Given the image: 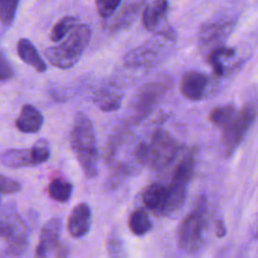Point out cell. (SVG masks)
<instances>
[{
  "instance_id": "1",
  "label": "cell",
  "mask_w": 258,
  "mask_h": 258,
  "mask_svg": "<svg viewBox=\"0 0 258 258\" xmlns=\"http://www.w3.org/2000/svg\"><path fill=\"white\" fill-rule=\"evenodd\" d=\"M71 148L88 178L98 174V148L91 120L82 112L75 116L70 135Z\"/></svg>"
},
{
  "instance_id": "2",
  "label": "cell",
  "mask_w": 258,
  "mask_h": 258,
  "mask_svg": "<svg viewBox=\"0 0 258 258\" xmlns=\"http://www.w3.org/2000/svg\"><path fill=\"white\" fill-rule=\"evenodd\" d=\"M91 29L86 23L77 24L66 39L44 49L46 59L58 69H70L80 59L91 39Z\"/></svg>"
},
{
  "instance_id": "3",
  "label": "cell",
  "mask_w": 258,
  "mask_h": 258,
  "mask_svg": "<svg viewBox=\"0 0 258 258\" xmlns=\"http://www.w3.org/2000/svg\"><path fill=\"white\" fill-rule=\"evenodd\" d=\"M178 142L164 129L153 132L149 142L140 143L136 148V158L152 169H160L168 165L177 155Z\"/></svg>"
},
{
  "instance_id": "4",
  "label": "cell",
  "mask_w": 258,
  "mask_h": 258,
  "mask_svg": "<svg viewBox=\"0 0 258 258\" xmlns=\"http://www.w3.org/2000/svg\"><path fill=\"white\" fill-rule=\"evenodd\" d=\"M207 199L200 196L178 227L177 243L184 252L194 254L201 249L207 227Z\"/></svg>"
},
{
  "instance_id": "5",
  "label": "cell",
  "mask_w": 258,
  "mask_h": 258,
  "mask_svg": "<svg viewBox=\"0 0 258 258\" xmlns=\"http://www.w3.org/2000/svg\"><path fill=\"white\" fill-rule=\"evenodd\" d=\"M187 190L172 184L153 182L149 184L143 195L142 201L145 207L156 216L167 217L177 213L186 201Z\"/></svg>"
},
{
  "instance_id": "6",
  "label": "cell",
  "mask_w": 258,
  "mask_h": 258,
  "mask_svg": "<svg viewBox=\"0 0 258 258\" xmlns=\"http://www.w3.org/2000/svg\"><path fill=\"white\" fill-rule=\"evenodd\" d=\"M170 77L164 75L144 84L137 92L132 102L134 119L140 121L146 118L160 103L162 98L171 88Z\"/></svg>"
},
{
  "instance_id": "7",
  "label": "cell",
  "mask_w": 258,
  "mask_h": 258,
  "mask_svg": "<svg viewBox=\"0 0 258 258\" xmlns=\"http://www.w3.org/2000/svg\"><path fill=\"white\" fill-rule=\"evenodd\" d=\"M1 237L6 243L9 255H21L25 251L28 241V229L17 213L8 210L2 214Z\"/></svg>"
},
{
  "instance_id": "8",
  "label": "cell",
  "mask_w": 258,
  "mask_h": 258,
  "mask_svg": "<svg viewBox=\"0 0 258 258\" xmlns=\"http://www.w3.org/2000/svg\"><path fill=\"white\" fill-rule=\"evenodd\" d=\"M256 117L255 108L245 105L238 111L235 118L222 129V147L226 155H231L245 137L248 129L253 124Z\"/></svg>"
},
{
  "instance_id": "9",
  "label": "cell",
  "mask_w": 258,
  "mask_h": 258,
  "mask_svg": "<svg viewBox=\"0 0 258 258\" xmlns=\"http://www.w3.org/2000/svg\"><path fill=\"white\" fill-rule=\"evenodd\" d=\"M48 143L41 139L30 148H10L1 154V163L10 168H20L42 163L49 158Z\"/></svg>"
},
{
  "instance_id": "10",
  "label": "cell",
  "mask_w": 258,
  "mask_h": 258,
  "mask_svg": "<svg viewBox=\"0 0 258 258\" xmlns=\"http://www.w3.org/2000/svg\"><path fill=\"white\" fill-rule=\"evenodd\" d=\"M168 11V2L164 0H155L146 2L143 13L142 22L146 30L161 36L167 40H174L176 33L172 27L164 24L166 13Z\"/></svg>"
},
{
  "instance_id": "11",
  "label": "cell",
  "mask_w": 258,
  "mask_h": 258,
  "mask_svg": "<svg viewBox=\"0 0 258 258\" xmlns=\"http://www.w3.org/2000/svg\"><path fill=\"white\" fill-rule=\"evenodd\" d=\"M163 52V43L157 39H149L129 50L123 58L124 64L129 69L152 67L160 60Z\"/></svg>"
},
{
  "instance_id": "12",
  "label": "cell",
  "mask_w": 258,
  "mask_h": 258,
  "mask_svg": "<svg viewBox=\"0 0 258 258\" xmlns=\"http://www.w3.org/2000/svg\"><path fill=\"white\" fill-rule=\"evenodd\" d=\"M233 21L231 20H212L204 23L199 31V44L202 48H212L223 46L222 42L230 34Z\"/></svg>"
},
{
  "instance_id": "13",
  "label": "cell",
  "mask_w": 258,
  "mask_h": 258,
  "mask_svg": "<svg viewBox=\"0 0 258 258\" xmlns=\"http://www.w3.org/2000/svg\"><path fill=\"white\" fill-rule=\"evenodd\" d=\"M211 88L210 77L200 71L185 72L179 81V91L182 96L190 101L204 99Z\"/></svg>"
},
{
  "instance_id": "14",
  "label": "cell",
  "mask_w": 258,
  "mask_h": 258,
  "mask_svg": "<svg viewBox=\"0 0 258 258\" xmlns=\"http://www.w3.org/2000/svg\"><path fill=\"white\" fill-rule=\"evenodd\" d=\"M93 100L104 112L117 111L123 100V92L117 83L105 82L96 89Z\"/></svg>"
},
{
  "instance_id": "15",
  "label": "cell",
  "mask_w": 258,
  "mask_h": 258,
  "mask_svg": "<svg viewBox=\"0 0 258 258\" xmlns=\"http://www.w3.org/2000/svg\"><path fill=\"white\" fill-rule=\"evenodd\" d=\"M61 220L58 218L50 219L42 227L39 243L35 249L36 258H44L51 250H55L59 245V236L61 232Z\"/></svg>"
},
{
  "instance_id": "16",
  "label": "cell",
  "mask_w": 258,
  "mask_h": 258,
  "mask_svg": "<svg viewBox=\"0 0 258 258\" xmlns=\"http://www.w3.org/2000/svg\"><path fill=\"white\" fill-rule=\"evenodd\" d=\"M92 212L86 203L77 205L68 218V231L74 238L85 236L91 227Z\"/></svg>"
},
{
  "instance_id": "17",
  "label": "cell",
  "mask_w": 258,
  "mask_h": 258,
  "mask_svg": "<svg viewBox=\"0 0 258 258\" xmlns=\"http://www.w3.org/2000/svg\"><path fill=\"white\" fill-rule=\"evenodd\" d=\"M144 1H132L127 2L124 6L117 12L115 17L109 22L108 28L111 31H119L128 28L136 20L140 9L145 6Z\"/></svg>"
},
{
  "instance_id": "18",
  "label": "cell",
  "mask_w": 258,
  "mask_h": 258,
  "mask_svg": "<svg viewBox=\"0 0 258 258\" xmlns=\"http://www.w3.org/2000/svg\"><path fill=\"white\" fill-rule=\"evenodd\" d=\"M43 123L42 114L32 105L24 104L15 120L16 128L23 133H36Z\"/></svg>"
},
{
  "instance_id": "19",
  "label": "cell",
  "mask_w": 258,
  "mask_h": 258,
  "mask_svg": "<svg viewBox=\"0 0 258 258\" xmlns=\"http://www.w3.org/2000/svg\"><path fill=\"white\" fill-rule=\"evenodd\" d=\"M198 152L195 148H189L179 159L172 173V180L188 185L196 171Z\"/></svg>"
},
{
  "instance_id": "20",
  "label": "cell",
  "mask_w": 258,
  "mask_h": 258,
  "mask_svg": "<svg viewBox=\"0 0 258 258\" xmlns=\"http://www.w3.org/2000/svg\"><path fill=\"white\" fill-rule=\"evenodd\" d=\"M17 54L22 61L32 67L36 72L43 73L46 71V63L41 58L36 47L27 38H20L16 44Z\"/></svg>"
},
{
  "instance_id": "21",
  "label": "cell",
  "mask_w": 258,
  "mask_h": 258,
  "mask_svg": "<svg viewBox=\"0 0 258 258\" xmlns=\"http://www.w3.org/2000/svg\"><path fill=\"white\" fill-rule=\"evenodd\" d=\"M73 194V184L63 178L54 177L47 185L48 197L58 203L68 202Z\"/></svg>"
},
{
  "instance_id": "22",
  "label": "cell",
  "mask_w": 258,
  "mask_h": 258,
  "mask_svg": "<svg viewBox=\"0 0 258 258\" xmlns=\"http://www.w3.org/2000/svg\"><path fill=\"white\" fill-rule=\"evenodd\" d=\"M128 227L134 235L143 236L151 230L152 224L146 211L142 208H138L130 214L128 218Z\"/></svg>"
},
{
  "instance_id": "23",
  "label": "cell",
  "mask_w": 258,
  "mask_h": 258,
  "mask_svg": "<svg viewBox=\"0 0 258 258\" xmlns=\"http://www.w3.org/2000/svg\"><path fill=\"white\" fill-rule=\"evenodd\" d=\"M237 113L238 111L233 105L219 106L210 112L209 120L216 127L224 129L235 118Z\"/></svg>"
},
{
  "instance_id": "24",
  "label": "cell",
  "mask_w": 258,
  "mask_h": 258,
  "mask_svg": "<svg viewBox=\"0 0 258 258\" xmlns=\"http://www.w3.org/2000/svg\"><path fill=\"white\" fill-rule=\"evenodd\" d=\"M78 17L73 15H66L54 23L49 32V38L51 41H60L69 31L77 25Z\"/></svg>"
},
{
  "instance_id": "25",
  "label": "cell",
  "mask_w": 258,
  "mask_h": 258,
  "mask_svg": "<svg viewBox=\"0 0 258 258\" xmlns=\"http://www.w3.org/2000/svg\"><path fill=\"white\" fill-rule=\"evenodd\" d=\"M235 54V49L232 47H227V46H220L217 47L209 53L208 56V61L211 64L213 72L216 77H222L224 75V67L222 63L221 58L222 57H229L233 56Z\"/></svg>"
},
{
  "instance_id": "26",
  "label": "cell",
  "mask_w": 258,
  "mask_h": 258,
  "mask_svg": "<svg viewBox=\"0 0 258 258\" xmlns=\"http://www.w3.org/2000/svg\"><path fill=\"white\" fill-rule=\"evenodd\" d=\"M107 251L110 258H127L125 245L116 230H112L108 237Z\"/></svg>"
},
{
  "instance_id": "27",
  "label": "cell",
  "mask_w": 258,
  "mask_h": 258,
  "mask_svg": "<svg viewBox=\"0 0 258 258\" xmlns=\"http://www.w3.org/2000/svg\"><path fill=\"white\" fill-rule=\"evenodd\" d=\"M18 3L17 0H0V21L2 25L9 26L12 23Z\"/></svg>"
},
{
  "instance_id": "28",
  "label": "cell",
  "mask_w": 258,
  "mask_h": 258,
  "mask_svg": "<svg viewBox=\"0 0 258 258\" xmlns=\"http://www.w3.org/2000/svg\"><path fill=\"white\" fill-rule=\"evenodd\" d=\"M120 4L119 0H98L96 1L97 12L102 18L107 19L112 16Z\"/></svg>"
},
{
  "instance_id": "29",
  "label": "cell",
  "mask_w": 258,
  "mask_h": 258,
  "mask_svg": "<svg viewBox=\"0 0 258 258\" xmlns=\"http://www.w3.org/2000/svg\"><path fill=\"white\" fill-rule=\"evenodd\" d=\"M0 188L2 195L16 194L21 189V185L17 180H14L4 174L0 175Z\"/></svg>"
},
{
  "instance_id": "30",
  "label": "cell",
  "mask_w": 258,
  "mask_h": 258,
  "mask_svg": "<svg viewBox=\"0 0 258 258\" xmlns=\"http://www.w3.org/2000/svg\"><path fill=\"white\" fill-rule=\"evenodd\" d=\"M130 173V168L127 164L125 163H120L117 164L114 167L113 173L110 176V184L111 186H113L116 183H119L123 178H125V176H127Z\"/></svg>"
},
{
  "instance_id": "31",
  "label": "cell",
  "mask_w": 258,
  "mask_h": 258,
  "mask_svg": "<svg viewBox=\"0 0 258 258\" xmlns=\"http://www.w3.org/2000/svg\"><path fill=\"white\" fill-rule=\"evenodd\" d=\"M12 77H13V71H12L10 64L8 63V61L6 60V58L4 57V55L2 53L1 58H0V78H1V81L9 80Z\"/></svg>"
},
{
  "instance_id": "32",
  "label": "cell",
  "mask_w": 258,
  "mask_h": 258,
  "mask_svg": "<svg viewBox=\"0 0 258 258\" xmlns=\"http://www.w3.org/2000/svg\"><path fill=\"white\" fill-rule=\"evenodd\" d=\"M54 251L56 253L57 258H66L69 254L68 246H66L64 244H61V243H59V245L56 247V249Z\"/></svg>"
},
{
  "instance_id": "33",
  "label": "cell",
  "mask_w": 258,
  "mask_h": 258,
  "mask_svg": "<svg viewBox=\"0 0 258 258\" xmlns=\"http://www.w3.org/2000/svg\"><path fill=\"white\" fill-rule=\"evenodd\" d=\"M226 234V228H225V225L223 223V221L219 220L216 222V235L220 238L224 237Z\"/></svg>"
}]
</instances>
